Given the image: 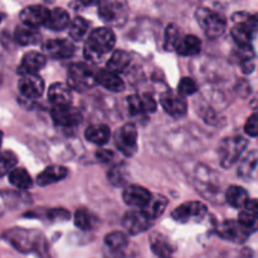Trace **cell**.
I'll use <instances>...</instances> for the list:
<instances>
[{
	"mask_svg": "<svg viewBox=\"0 0 258 258\" xmlns=\"http://www.w3.org/2000/svg\"><path fill=\"white\" fill-rule=\"evenodd\" d=\"M115 33L107 27H101L88 33L83 47V55L90 62H100L115 47Z\"/></svg>",
	"mask_w": 258,
	"mask_h": 258,
	"instance_id": "cell-1",
	"label": "cell"
},
{
	"mask_svg": "<svg viewBox=\"0 0 258 258\" xmlns=\"http://www.w3.org/2000/svg\"><path fill=\"white\" fill-rule=\"evenodd\" d=\"M231 34L233 37L234 42L238 47H253L252 42L256 38L257 33V17L253 14H249L246 12H239L232 17Z\"/></svg>",
	"mask_w": 258,
	"mask_h": 258,
	"instance_id": "cell-2",
	"label": "cell"
},
{
	"mask_svg": "<svg viewBox=\"0 0 258 258\" xmlns=\"http://www.w3.org/2000/svg\"><path fill=\"white\" fill-rule=\"evenodd\" d=\"M3 238L7 239L15 249L22 253H30L32 251L43 252V237L34 231H25L22 228H13L5 231ZM44 253V252H43Z\"/></svg>",
	"mask_w": 258,
	"mask_h": 258,
	"instance_id": "cell-3",
	"label": "cell"
},
{
	"mask_svg": "<svg viewBox=\"0 0 258 258\" xmlns=\"http://www.w3.org/2000/svg\"><path fill=\"white\" fill-rule=\"evenodd\" d=\"M196 18L204 34L209 39L219 38L227 28L226 17L221 12L212 10L209 8H198L196 12Z\"/></svg>",
	"mask_w": 258,
	"mask_h": 258,
	"instance_id": "cell-4",
	"label": "cell"
},
{
	"mask_svg": "<svg viewBox=\"0 0 258 258\" xmlns=\"http://www.w3.org/2000/svg\"><path fill=\"white\" fill-rule=\"evenodd\" d=\"M248 141L241 135L224 138L218 146V155L223 168H231L238 161L243 151L246 150Z\"/></svg>",
	"mask_w": 258,
	"mask_h": 258,
	"instance_id": "cell-5",
	"label": "cell"
},
{
	"mask_svg": "<svg viewBox=\"0 0 258 258\" xmlns=\"http://www.w3.org/2000/svg\"><path fill=\"white\" fill-rule=\"evenodd\" d=\"M67 85L71 90L85 92L95 87L96 83V72L92 68L88 67L83 63H75L70 66L67 73Z\"/></svg>",
	"mask_w": 258,
	"mask_h": 258,
	"instance_id": "cell-6",
	"label": "cell"
},
{
	"mask_svg": "<svg viewBox=\"0 0 258 258\" xmlns=\"http://www.w3.org/2000/svg\"><path fill=\"white\" fill-rule=\"evenodd\" d=\"M98 15L103 23L111 27H121L128 17V7L125 2L106 0L98 3Z\"/></svg>",
	"mask_w": 258,
	"mask_h": 258,
	"instance_id": "cell-7",
	"label": "cell"
},
{
	"mask_svg": "<svg viewBox=\"0 0 258 258\" xmlns=\"http://www.w3.org/2000/svg\"><path fill=\"white\" fill-rule=\"evenodd\" d=\"M207 213H208V209H207L206 204H203L202 202L190 201L180 204L178 208L174 209L171 212V218L178 223L185 224L203 221Z\"/></svg>",
	"mask_w": 258,
	"mask_h": 258,
	"instance_id": "cell-8",
	"label": "cell"
},
{
	"mask_svg": "<svg viewBox=\"0 0 258 258\" xmlns=\"http://www.w3.org/2000/svg\"><path fill=\"white\" fill-rule=\"evenodd\" d=\"M118 151L125 156H133L138 150V128L134 123H125L115 136Z\"/></svg>",
	"mask_w": 258,
	"mask_h": 258,
	"instance_id": "cell-9",
	"label": "cell"
},
{
	"mask_svg": "<svg viewBox=\"0 0 258 258\" xmlns=\"http://www.w3.org/2000/svg\"><path fill=\"white\" fill-rule=\"evenodd\" d=\"M153 222V219L149 218L148 214L143 209H138V211L127 212L123 216L122 226L128 234L136 236V234H141L150 229Z\"/></svg>",
	"mask_w": 258,
	"mask_h": 258,
	"instance_id": "cell-10",
	"label": "cell"
},
{
	"mask_svg": "<svg viewBox=\"0 0 258 258\" xmlns=\"http://www.w3.org/2000/svg\"><path fill=\"white\" fill-rule=\"evenodd\" d=\"M53 121L55 125L62 127H76L82 122V113L77 107L72 105L54 106L50 111Z\"/></svg>",
	"mask_w": 258,
	"mask_h": 258,
	"instance_id": "cell-11",
	"label": "cell"
},
{
	"mask_svg": "<svg viewBox=\"0 0 258 258\" xmlns=\"http://www.w3.org/2000/svg\"><path fill=\"white\" fill-rule=\"evenodd\" d=\"M217 233L219 237H222L226 241L232 242V243H243L251 236V232L243 228L236 221H224L223 223L218 226Z\"/></svg>",
	"mask_w": 258,
	"mask_h": 258,
	"instance_id": "cell-12",
	"label": "cell"
},
{
	"mask_svg": "<svg viewBox=\"0 0 258 258\" xmlns=\"http://www.w3.org/2000/svg\"><path fill=\"white\" fill-rule=\"evenodd\" d=\"M75 44L67 39H49L43 44V54L54 59H67L75 54Z\"/></svg>",
	"mask_w": 258,
	"mask_h": 258,
	"instance_id": "cell-13",
	"label": "cell"
},
{
	"mask_svg": "<svg viewBox=\"0 0 258 258\" xmlns=\"http://www.w3.org/2000/svg\"><path fill=\"white\" fill-rule=\"evenodd\" d=\"M49 12L50 10L44 5H29L20 12L19 17L23 25L37 29L40 25L45 24L49 17Z\"/></svg>",
	"mask_w": 258,
	"mask_h": 258,
	"instance_id": "cell-14",
	"label": "cell"
},
{
	"mask_svg": "<svg viewBox=\"0 0 258 258\" xmlns=\"http://www.w3.org/2000/svg\"><path fill=\"white\" fill-rule=\"evenodd\" d=\"M18 88L23 97L34 100V98L40 97L44 92V81L38 75L22 76L18 82Z\"/></svg>",
	"mask_w": 258,
	"mask_h": 258,
	"instance_id": "cell-15",
	"label": "cell"
},
{
	"mask_svg": "<svg viewBox=\"0 0 258 258\" xmlns=\"http://www.w3.org/2000/svg\"><path fill=\"white\" fill-rule=\"evenodd\" d=\"M123 202L127 206L134 207V208L144 209L149 203H150L153 194L146 188L140 185H128L126 186L122 193Z\"/></svg>",
	"mask_w": 258,
	"mask_h": 258,
	"instance_id": "cell-16",
	"label": "cell"
},
{
	"mask_svg": "<svg viewBox=\"0 0 258 258\" xmlns=\"http://www.w3.org/2000/svg\"><path fill=\"white\" fill-rule=\"evenodd\" d=\"M160 103L166 113L174 116V117H180L186 113L188 105L184 97L179 96L178 93L166 91L160 96Z\"/></svg>",
	"mask_w": 258,
	"mask_h": 258,
	"instance_id": "cell-17",
	"label": "cell"
},
{
	"mask_svg": "<svg viewBox=\"0 0 258 258\" xmlns=\"http://www.w3.org/2000/svg\"><path fill=\"white\" fill-rule=\"evenodd\" d=\"M106 257L108 258H122L125 249L127 248V237L122 232H111L105 237Z\"/></svg>",
	"mask_w": 258,
	"mask_h": 258,
	"instance_id": "cell-18",
	"label": "cell"
},
{
	"mask_svg": "<svg viewBox=\"0 0 258 258\" xmlns=\"http://www.w3.org/2000/svg\"><path fill=\"white\" fill-rule=\"evenodd\" d=\"M45 63H47V58L43 53L32 50V52H28L23 55L22 62L18 67V73L22 76L37 75L44 67Z\"/></svg>",
	"mask_w": 258,
	"mask_h": 258,
	"instance_id": "cell-19",
	"label": "cell"
},
{
	"mask_svg": "<svg viewBox=\"0 0 258 258\" xmlns=\"http://www.w3.org/2000/svg\"><path fill=\"white\" fill-rule=\"evenodd\" d=\"M150 248L159 258H173L175 253V247L159 232L150 234Z\"/></svg>",
	"mask_w": 258,
	"mask_h": 258,
	"instance_id": "cell-20",
	"label": "cell"
},
{
	"mask_svg": "<svg viewBox=\"0 0 258 258\" xmlns=\"http://www.w3.org/2000/svg\"><path fill=\"white\" fill-rule=\"evenodd\" d=\"M257 212H258V203L256 199H251L246 203L244 208L242 209L241 213L238 214V223L247 231L253 233L257 229Z\"/></svg>",
	"mask_w": 258,
	"mask_h": 258,
	"instance_id": "cell-21",
	"label": "cell"
},
{
	"mask_svg": "<svg viewBox=\"0 0 258 258\" xmlns=\"http://www.w3.org/2000/svg\"><path fill=\"white\" fill-rule=\"evenodd\" d=\"M96 83L111 92H122L125 90V82L122 78L107 70H100L96 72Z\"/></svg>",
	"mask_w": 258,
	"mask_h": 258,
	"instance_id": "cell-22",
	"label": "cell"
},
{
	"mask_svg": "<svg viewBox=\"0 0 258 258\" xmlns=\"http://www.w3.org/2000/svg\"><path fill=\"white\" fill-rule=\"evenodd\" d=\"M257 164H258V155L257 150L249 151L248 154L242 158L239 163L238 169H237V175L244 180H254L257 174Z\"/></svg>",
	"mask_w": 258,
	"mask_h": 258,
	"instance_id": "cell-23",
	"label": "cell"
},
{
	"mask_svg": "<svg viewBox=\"0 0 258 258\" xmlns=\"http://www.w3.org/2000/svg\"><path fill=\"white\" fill-rule=\"evenodd\" d=\"M48 98L54 106L71 105L72 101V90L67 83H53L48 88Z\"/></svg>",
	"mask_w": 258,
	"mask_h": 258,
	"instance_id": "cell-24",
	"label": "cell"
},
{
	"mask_svg": "<svg viewBox=\"0 0 258 258\" xmlns=\"http://www.w3.org/2000/svg\"><path fill=\"white\" fill-rule=\"evenodd\" d=\"M68 175V170L64 166L50 165L45 168L39 175L37 176V184L40 186H47L62 180Z\"/></svg>",
	"mask_w": 258,
	"mask_h": 258,
	"instance_id": "cell-25",
	"label": "cell"
},
{
	"mask_svg": "<svg viewBox=\"0 0 258 258\" xmlns=\"http://www.w3.org/2000/svg\"><path fill=\"white\" fill-rule=\"evenodd\" d=\"M176 53L183 57H191V55H197L201 53L202 50V42L198 37L196 35H184L180 38L179 43L175 47Z\"/></svg>",
	"mask_w": 258,
	"mask_h": 258,
	"instance_id": "cell-26",
	"label": "cell"
},
{
	"mask_svg": "<svg viewBox=\"0 0 258 258\" xmlns=\"http://www.w3.org/2000/svg\"><path fill=\"white\" fill-rule=\"evenodd\" d=\"M130 63H131L130 54L126 53L125 50L117 49L111 54L110 59L107 60L106 70L115 73V75L120 76V73H123L126 70H127Z\"/></svg>",
	"mask_w": 258,
	"mask_h": 258,
	"instance_id": "cell-27",
	"label": "cell"
},
{
	"mask_svg": "<svg viewBox=\"0 0 258 258\" xmlns=\"http://www.w3.org/2000/svg\"><path fill=\"white\" fill-rule=\"evenodd\" d=\"M85 138L90 143L96 144L98 146H102L108 143L111 138V131L107 125L103 123H96V125L88 126L85 133Z\"/></svg>",
	"mask_w": 258,
	"mask_h": 258,
	"instance_id": "cell-28",
	"label": "cell"
},
{
	"mask_svg": "<svg viewBox=\"0 0 258 258\" xmlns=\"http://www.w3.org/2000/svg\"><path fill=\"white\" fill-rule=\"evenodd\" d=\"M70 23V14L67 13V10L62 9V8H55L49 12V17H48L44 27L50 30H54V32H60V30L66 29Z\"/></svg>",
	"mask_w": 258,
	"mask_h": 258,
	"instance_id": "cell-29",
	"label": "cell"
},
{
	"mask_svg": "<svg viewBox=\"0 0 258 258\" xmlns=\"http://www.w3.org/2000/svg\"><path fill=\"white\" fill-rule=\"evenodd\" d=\"M42 35L38 32L35 28L27 27V25H19L15 28L14 32V39L18 44L20 45H30V44H37L40 40Z\"/></svg>",
	"mask_w": 258,
	"mask_h": 258,
	"instance_id": "cell-30",
	"label": "cell"
},
{
	"mask_svg": "<svg viewBox=\"0 0 258 258\" xmlns=\"http://www.w3.org/2000/svg\"><path fill=\"white\" fill-rule=\"evenodd\" d=\"M226 201L233 208L243 209L248 202V193L242 186L231 185L226 191Z\"/></svg>",
	"mask_w": 258,
	"mask_h": 258,
	"instance_id": "cell-31",
	"label": "cell"
},
{
	"mask_svg": "<svg viewBox=\"0 0 258 258\" xmlns=\"http://www.w3.org/2000/svg\"><path fill=\"white\" fill-rule=\"evenodd\" d=\"M9 181L15 188L28 190L33 186L32 176L24 168H14L9 173Z\"/></svg>",
	"mask_w": 258,
	"mask_h": 258,
	"instance_id": "cell-32",
	"label": "cell"
},
{
	"mask_svg": "<svg viewBox=\"0 0 258 258\" xmlns=\"http://www.w3.org/2000/svg\"><path fill=\"white\" fill-rule=\"evenodd\" d=\"M237 60L241 66L242 71L244 73H252L256 67V55H254L253 47H238V52H236Z\"/></svg>",
	"mask_w": 258,
	"mask_h": 258,
	"instance_id": "cell-33",
	"label": "cell"
},
{
	"mask_svg": "<svg viewBox=\"0 0 258 258\" xmlns=\"http://www.w3.org/2000/svg\"><path fill=\"white\" fill-rule=\"evenodd\" d=\"M70 28V37L76 42H81L85 39L90 32V23L82 17H76L68 25Z\"/></svg>",
	"mask_w": 258,
	"mask_h": 258,
	"instance_id": "cell-34",
	"label": "cell"
},
{
	"mask_svg": "<svg viewBox=\"0 0 258 258\" xmlns=\"http://www.w3.org/2000/svg\"><path fill=\"white\" fill-rule=\"evenodd\" d=\"M97 224V218L88 209L80 208L75 214V226L82 231H91Z\"/></svg>",
	"mask_w": 258,
	"mask_h": 258,
	"instance_id": "cell-35",
	"label": "cell"
},
{
	"mask_svg": "<svg viewBox=\"0 0 258 258\" xmlns=\"http://www.w3.org/2000/svg\"><path fill=\"white\" fill-rule=\"evenodd\" d=\"M166 207H168V199L163 196H155L151 198L150 203L143 211L148 214L149 218L155 221L156 218H159L165 212Z\"/></svg>",
	"mask_w": 258,
	"mask_h": 258,
	"instance_id": "cell-36",
	"label": "cell"
},
{
	"mask_svg": "<svg viewBox=\"0 0 258 258\" xmlns=\"http://www.w3.org/2000/svg\"><path fill=\"white\" fill-rule=\"evenodd\" d=\"M180 38V28L175 24H169L165 29V37H164V48H165V50L171 52V50L175 49Z\"/></svg>",
	"mask_w": 258,
	"mask_h": 258,
	"instance_id": "cell-37",
	"label": "cell"
},
{
	"mask_svg": "<svg viewBox=\"0 0 258 258\" xmlns=\"http://www.w3.org/2000/svg\"><path fill=\"white\" fill-rule=\"evenodd\" d=\"M18 158L12 151H0V176L9 174L15 168Z\"/></svg>",
	"mask_w": 258,
	"mask_h": 258,
	"instance_id": "cell-38",
	"label": "cell"
},
{
	"mask_svg": "<svg viewBox=\"0 0 258 258\" xmlns=\"http://www.w3.org/2000/svg\"><path fill=\"white\" fill-rule=\"evenodd\" d=\"M107 178L112 185L122 186L126 185V183H127L128 173L122 165H116L110 169V171L107 173Z\"/></svg>",
	"mask_w": 258,
	"mask_h": 258,
	"instance_id": "cell-39",
	"label": "cell"
},
{
	"mask_svg": "<svg viewBox=\"0 0 258 258\" xmlns=\"http://www.w3.org/2000/svg\"><path fill=\"white\" fill-rule=\"evenodd\" d=\"M198 91V85L196 81L189 77H183L178 85V95L184 97V96H191Z\"/></svg>",
	"mask_w": 258,
	"mask_h": 258,
	"instance_id": "cell-40",
	"label": "cell"
},
{
	"mask_svg": "<svg viewBox=\"0 0 258 258\" xmlns=\"http://www.w3.org/2000/svg\"><path fill=\"white\" fill-rule=\"evenodd\" d=\"M127 110L131 116H138L144 113L143 102L139 95H131L127 97Z\"/></svg>",
	"mask_w": 258,
	"mask_h": 258,
	"instance_id": "cell-41",
	"label": "cell"
},
{
	"mask_svg": "<svg viewBox=\"0 0 258 258\" xmlns=\"http://www.w3.org/2000/svg\"><path fill=\"white\" fill-rule=\"evenodd\" d=\"M258 120H257V113L253 112L247 120L246 125H244V133L251 138H256L258 134Z\"/></svg>",
	"mask_w": 258,
	"mask_h": 258,
	"instance_id": "cell-42",
	"label": "cell"
},
{
	"mask_svg": "<svg viewBox=\"0 0 258 258\" xmlns=\"http://www.w3.org/2000/svg\"><path fill=\"white\" fill-rule=\"evenodd\" d=\"M141 102H143L144 112H155L156 110V101L154 100V97L149 93H145V95L140 96Z\"/></svg>",
	"mask_w": 258,
	"mask_h": 258,
	"instance_id": "cell-43",
	"label": "cell"
},
{
	"mask_svg": "<svg viewBox=\"0 0 258 258\" xmlns=\"http://www.w3.org/2000/svg\"><path fill=\"white\" fill-rule=\"evenodd\" d=\"M96 158L101 161V163H110L113 159V153L111 150H105V149H100L96 153Z\"/></svg>",
	"mask_w": 258,
	"mask_h": 258,
	"instance_id": "cell-44",
	"label": "cell"
},
{
	"mask_svg": "<svg viewBox=\"0 0 258 258\" xmlns=\"http://www.w3.org/2000/svg\"><path fill=\"white\" fill-rule=\"evenodd\" d=\"M2 143H3V133L0 131V146H2Z\"/></svg>",
	"mask_w": 258,
	"mask_h": 258,
	"instance_id": "cell-45",
	"label": "cell"
},
{
	"mask_svg": "<svg viewBox=\"0 0 258 258\" xmlns=\"http://www.w3.org/2000/svg\"><path fill=\"white\" fill-rule=\"evenodd\" d=\"M2 19H3V15L0 14V23H2Z\"/></svg>",
	"mask_w": 258,
	"mask_h": 258,
	"instance_id": "cell-46",
	"label": "cell"
}]
</instances>
